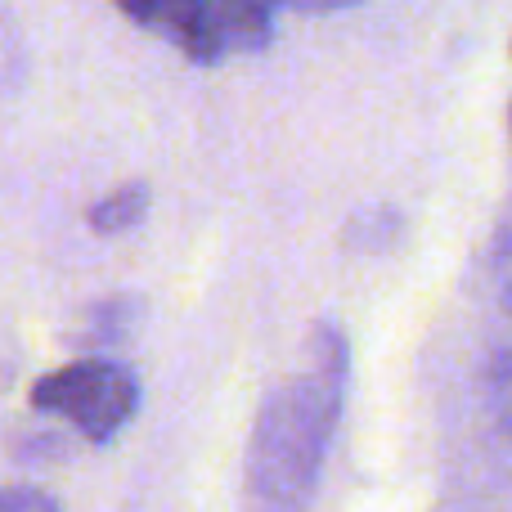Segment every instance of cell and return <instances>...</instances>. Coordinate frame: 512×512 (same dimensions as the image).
I'll use <instances>...</instances> for the list:
<instances>
[{
	"instance_id": "52a82bcc",
	"label": "cell",
	"mask_w": 512,
	"mask_h": 512,
	"mask_svg": "<svg viewBox=\"0 0 512 512\" xmlns=\"http://www.w3.org/2000/svg\"><path fill=\"white\" fill-rule=\"evenodd\" d=\"M351 5H360V0H292V9H301V14H337Z\"/></svg>"
},
{
	"instance_id": "7a4b0ae2",
	"label": "cell",
	"mask_w": 512,
	"mask_h": 512,
	"mask_svg": "<svg viewBox=\"0 0 512 512\" xmlns=\"http://www.w3.org/2000/svg\"><path fill=\"white\" fill-rule=\"evenodd\" d=\"M32 405L68 418L86 441L104 445L135 418L140 382L126 364L108 360V355H90V360H72L63 369L45 373L32 387Z\"/></svg>"
},
{
	"instance_id": "6da1fadb",
	"label": "cell",
	"mask_w": 512,
	"mask_h": 512,
	"mask_svg": "<svg viewBox=\"0 0 512 512\" xmlns=\"http://www.w3.org/2000/svg\"><path fill=\"white\" fill-rule=\"evenodd\" d=\"M351 351L337 324L310 328L306 360L265 396L248 445V490L261 512H306L342 418Z\"/></svg>"
},
{
	"instance_id": "8992f818",
	"label": "cell",
	"mask_w": 512,
	"mask_h": 512,
	"mask_svg": "<svg viewBox=\"0 0 512 512\" xmlns=\"http://www.w3.org/2000/svg\"><path fill=\"white\" fill-rule=\"evenodd\" d=\"M5 512H59L50 495H41V490H27V486H14L5 495Z\"/></svg>"
},
{
	"instance_id": "277c9868",
	"label": "cell",
	"mask_w": 512,
	"mask_h": 512,
	"mask_svg": "<svg viewBox=\"0 0 512 512\" xmlns=\"http://www.w3.org/2000/svg\"><path fill=\"white\" fill-rule=\"evenodd\" d=\"M292 0H212L216 32H221L225 54H256L270 45L274 18Z\"/></svg>"
},
{
	"instance_id": "3957f363",
	"label": "cell",
	"mask_w": 512,
	"mask_h": 512,
	"mask_svg": "<svg viewBox=\"0 0 512 512\" xmlns=\"http://www.w3.org/2000/svg\"><path fill=\"white\" fill-rule=\"evenodd\" d=\"M117 9H122L131 23L171 36V41H176L194 63L225 59L212 0H117Z\"/></svg>"
},
{
	"instance_id": "5b68a950",
	"label": "cell",
	"mask_w": 512,
	"mask_h": 512,
	"mask_svg": "<svg viewBox=\"0 0 512 512\" xmlns=\"http://www.w3.org/2000/svg\"><path fill=\"white\" fill-rule=\"evenodd\" d=\"M149 216V185L131 180V185L104 194L95 207H90V230L95 234H126Z\"/></svg>"
}]
</instances>
